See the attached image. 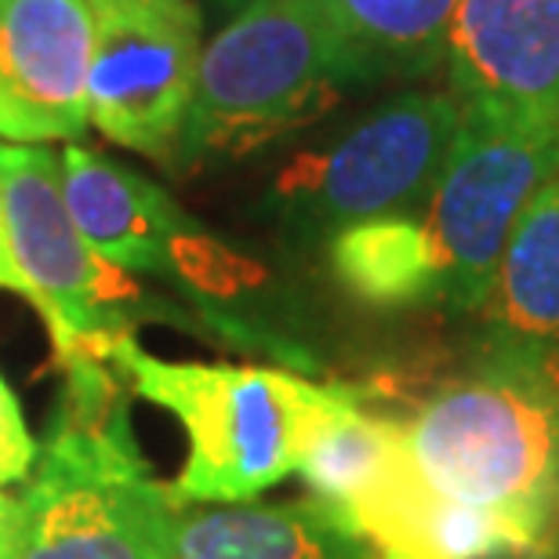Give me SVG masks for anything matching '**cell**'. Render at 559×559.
<instances>
[{
    "label": "cell",
    "instance_id": "14",
    "mask_svg": "<svg viewBox=\"0 0 559 559\" xmlns=\"http://www.w3.org/2000/svg\"><path fill=\"white\" fill-rule=\"evenodd\" d=\"M171 559H378L374 549L323 501L175 512Z\"/></svg>",
    "mask_w": 559,
    "mask_h": 559
},
{
    "label": "cell",
    "instance_id": "15",
    "mask_svg": "<svg viewBox=\"0 0 559 559\" xmlns=\"http://www.w3.org/2000/svg\"><path fill=\"white\" fill-rule=\"evenodd\" d=\"M404 451V418H382L345 385H317L295 473L317 501L345 509Z\"/></svg>",
    "mask_w": 559,
    "mask_h": 559
},
{
    "label": "cell",
    "instance_id": "20",
    "mask_svg": "<svg viewBox=\"0 0 559 559\" xmlns=\"http://www.w3.org/2000/svg\"><path fill=\"white\" fill-rule=\"evenodd\" d=\"M15 516H19V498H8L0 490V559L8 556L11 534H15Z\"/></svg>",
    "mask_w": 559,
    "mask_h": 559
},
{
    "label": "cell",
    "instance_id": "18",
    "mask_svg": "<svg viewBox=\"0 0 559 559\" xmlns=\"http://www.w3.org/2000/svg\"><path fill=\"white\" fill-rule=\"evenodd\" d=\"M33 462H37V443H33L26 421H22L15 393L0 374V490L22 484L33 473Z\"/></svg>",
    "mask_w": 559,
    "mask_h": 559
},
{
    "label": "cell",
    "instance_id": "8",
    "mask_svg": "<svg viewBox=\"0 0 559 559\" xmlns=\"http://www.w3.org/2000/svg\"><path fill=\"white\" fill-rule=\"evenodd\" d=\"M8 240L59 360L95 349L114 334H131V306L142 295L128 273L114 270L81 237L62 193V156L48 145L0 142Z\"/></svg>",
    "mask_w": 559,
    "mask_h": 559
},
{
    "label": "cell",
    "instance_id": "5",
    "mask_svg": "<svg viewBox=\"0 0 559 559\" xmlns=\"http://www.w3.org/2000/svg\"><path fill=\"white\" fill-rule=\"evenodd\" d=\"M552 175H559V131L462 114L451 156L415 211L436 270V309H484L512 229Z\"/></svg>",
    "mask_w": 559,
    "mask_h": 559
},
{
    "label": "cell",
    "instance_id": "13",
    "mask_svg": "<svg viewBox=\"0 0 559 559\" xmlns=\"http://www.w3.org/2000/svg\"><path fill=\"white\" fill-rule=\"evenodd\" d=\"M479 317L484 353L559 364V175L520 215Z\"/></svg>",
    "mask_w": 559,
    "mask_h": 559
},
{
    "label": "cell",
    "instance_id": "3",
    "mask_svg": "<svg viewBox=\"0 0 559 559\" xmlns=\"http://www.w3.org/2000/svg\"><path fill=\"white\" fill-rule=\"evenodd\" d=\"M128 378L186 429L189 454L175 479V506L186 501H248L295 473L301 429L320 382L276 367L189 364L145 353L131 334L87 349Z\"/></svg>",
    "mask_w": 559,
    "mask_h": 559
},
{
    "label": "cell",
    "instance_id": "7",
    "mask_svg": "<svg viewBox=\"0 0 559 559\" xmlns=\"http://www.w3.org/2000/svg\"><path fill=\"white\" fill-rule=\"evenodd\" d=\"M84 4L92 15L87 120L109 142L175 164L204 55V15L193 0Z\"/></svg>",
    "mask_w": 559,
    "mask_h": 559
},
{
    "label": "cell",
    "instance_id": "1",
    "mask_svg": "<svg viewBox=\"0 0 559 559\" xmlns=\"http://www.w3.org/2000/svg\"><path fill=\"white\" fill-rule=\"evenodd\" d=\"M103 356H62L66 393L19 495L4 559H171L175 498L150 476Z\"/></svg>",
    "mask_w": 559,
    "mask_h": 559
},
{
    "label": "cell",
    "instance_id": "19",
    "mask_svg": "<svg viewBox=\"0 0 559 559\" xmlns=\"http://www.w3.org/2000/svg\"><path fill=\"white\" fill-rule=\"evenodd\" d=\"M0 290H11V295L26 298L29 306H37V295H33L29 280L22 276L15 254H11V240H8V215H4V186H0Z\"/></svg>",
    "mask_w": 559,
    "mask_h": 559
},
{
    "label": "cell",
    "instance_id": "9",
    "mask_svg": "<svg viewBox=\"0 0 559 559\" xmlns=\"http://www.w3.org/2000/svg\"><path fill=\"white\" fill-rule=\"evenodd\" d=\"M62 193L81 237L120 273L164 276L207 295H233L254 276L160 186L81 142L62 150Z\"/></svg>",
    "mask_w": 559,
    "mask_h": 559
},
{
    "label": "cell",
    "instance_id": "16",
    "mask_svg": "<svg viewBox=\"0 0 559 559\" xmlns=\"http://www.w3.org/2000/svg\"><path fill=\"white\" fill-rule=\"evenodd\" d=\"M356 84L418 81L440 70L457 0H323Z\"/></svg>",
    "mask_w": 559,
    "mask_h": 559
},
{
    "label": "cell",
    "instance_id": "12",
    "mask_svg": "<svg viewBox=\"0 0 559 559\" xmlns=\"http://www.w3.org/2000/svg\"><path fill=\"white\" fill-rule=\"evenodd\" d=\"M338 512L378 559H545V545L516 520L436 490L407 436L396 462Z\"/></svg>",
    "mask_w": 559,
    "mask_h": 559
},
{
    "label": "cell",
    "instance_id": "4",
    "mask_svg": "<svg viewBox=\"0 0 559 559\" xmlns=\"http://www.w3.org/2000/svg\"><path fill=\"white\" fill-rule=\"evenodd\" d=\"M353 62L323 0H248L204 44L175 164L254 150L323 114Z\"/></svg>",
    "mask_w": 559,
    "mask_h": 559
},
{
    "label": "cell",
    "instance_id": "17",
    "mask_svg": "<svg viewBox=\"0 0 559 559\" xmlns=\"http://www.w3.org/2000/svg\"><path fill=\"white\" fill-rule=\"evenodd\" d=\"M331 270L353 298L378 309L440 306L432 254L415 211L349 226L331 237Z\"/></svg>",
    "mask_w": 559,
    "mask_h": 559
},
{
    "label": "cell",
    "instance_id": "6",
    "mask_svg": "<svg viewBox=\"0 0 559 559\" xmlns=\"http://www.w3.org/2000/svg\"><path fill=\"white\" fill-rule=\"evenodd\" d=\"M457 131L462 106L451 92H400L328 153L287 167L280 200L298 229L323 237L407 215L429 200Z\"/></svg>",
    "mask_w": 559,
    "mask_h": 559
},
{
    "label": "cell",
    "instance_id": "21",
    "mask_svg": "<svg viewBox=\"0 0 559 559\" xmlns=\"http://www.w3.org/2000/svg\"><path fill=\"white\" fill-rule=\"evenodd\" d=\"M545 559H559V552H556V556H545Z\"/></svg>",
    "mask_w": 559,
    "mask_h": 559
},
{
    "label": "cell",
    "instance_id": "10",
    "mask_svg": "<svg viewBox=\"0 0 559 559\" xmlns=\"http://www.w3.org/2000/svg\"><path fill=\"white\" fill-rule=\"evenodd\" d=\"M443 66L465 117L559 131V0H457Z\"/></svg>",
    "mask_w": 559,
    "mask_h": 559
},
{
    "label": "cell",
    "instance_id": "2",
    "mask_svg": "<svg viewBox=\"0 0 559 559\" xmlns=\"http://www.w3.org/2000/svg\"><path fill=\"white\" fill-rule=\"evenodd\" d=\"M407 451L436 490L501 512L559 545V364L479 356L404 418Z\"/></svg>",
    "mask_w": 559,
    "mask_h": 559
},
{
    "label": "cell",
    "instance_id": "11",
    "mask_svg": "<svg viewBox=\"0 0 559 559\" xmlns=\"http://www.w3.org/2000/svg\"><path fill=\"white\" fill-rule=\"evenodd\" d=\"M92 15L84 0H0V142H81Z\"/></svg>",
    "mask_w": 559,
    "mask_h": 559
}]
</instances>
